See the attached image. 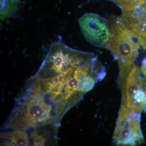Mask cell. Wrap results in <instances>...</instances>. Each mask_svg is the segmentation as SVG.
<instances>
[{
	"label": "cell",
	"mask_w": 146,
	"mask_h": 146,
	"mask_svg": "<svg viewBox=\"0 0 146 146\" xmlns=\"http://www.w3.org/2000/svg\"><path fill=\"white\" fill-rule=\"evenodd\" d=\"M144 111L146 113V102L145 104V106H144Z\"/></svg>",
	"instance_id": "9"
},
{
	"label": "cell",
	"mask_w": 146,
	"mask_h": 146,
	"mask_svg": "<svg viewBox=\"0 0 146 146\" xmlns=\"http://www.w3.org/2000/svg\"><path fill=\"white\" fill-rule=\"evenodd\" d=\"M110 35L106 47L118 60L120 68L119 82L122 90L126 79L138 53L140 47L146 48L145 42L128 29L119 17L111 21L109 26Z\"/></svg>",
	"instance_id": "2"
},
{
	"label": "cell",
	"mask_w": 146,
	"mask_h": 146,
	"mask_svg": "<svg viewBox=\"0 0 146 146\" xmlns=\"http://www.w3.org/2000/svg\"><path fill=\"white\" fill-rule=\"evenodd\" d=\"M121 9L123 12L132 11L141 7L146 3V0H110Z\"/></svg>",
	"instance_id": "6"
},
{
	"label": "cell",
	"mask_w": 146,
	"mask_h": 146,
	"mask_svg": "<svg viewBox=\"0 0 146 146\" xmlns=\"http://www.w3.org/2000/svg\"><path fill=\"white\" fill-rule=\"evenodd\" d=\"M141 72L146 77V57L143 61L142 67L141 68Z\"/></svg>",
	"instance_id": "7"
},
{
	"label": "cell",
	"mask_w": 146,
	"mask_h": 146,
	"mask_svg": "<svg viewBox=\"0 0 146 146\" xmlns=\"http://www.w3.org/2000/svg\"><path fill=\"white\" fill-rule=\"evenodd\" d=\"M141 84H142V89L146 94V77L142 78Z\"/></svg>",
	"instance_id": "8"
},
{
	"label": "cell",
	"mask_w": 146,
	"mask_h": 146,
	"mask_svg": "<svg viewBox=\"0 0 146 146\" xmlns=\"http://www.w3.org/2000/svg\"><path fill=\"white\" fill-rule=\"evenodd\" d=\"M93 54L53 43L36 74L27 80L4 123L29 137L57 136L60 122L99 81L102 70Z\"/></svg>",
	"instance_id": "1"
},
{
	"label": "cell",
	"mask_w": 146,
	"mask_h": 146,
	"mask_svg": "<svg viewBox=\"0 0 146 146\" xmlns=\"http://www.w3.org/2000/svg\"><path fill=\"white\" fill-rule=\"evenodd\" d=\"M21 5V0H1V20L3 21L6 18L15 17Z\"/></svg>",
	"instance_id": "5"
},
{
	"label": "cell",
	"mask_w": 146,
	"mask_h": 146,
	"mask_svg": "<svg viewBox=\"0 0 146 146\" xmlns=\"http://www.w3.org/2000/svg\"><path fill=\"white\" fill-rule=\"evenodd\" d=\"M140 121V113L122 105L113 136L115 143L119 145L134 146L144 141Z\"/></svg>",
	"instance_id": "3"
},
{
	"label": "cell",
	"mask_w": 146,
	"mask_h": 146,
	"mask_svg": "<svg viewBox=\"0 0 146 146\" xmlns=\"http://www.w3.org/2000/svg\"><path fill=\"white\" fill-rule=\"evenodd\" d=\"M84 36L96 46H106L110 33L105 19L97 14L86 13L78 20Z\"/></svg>",
	"instance_id": "4"
}]
</instances>
